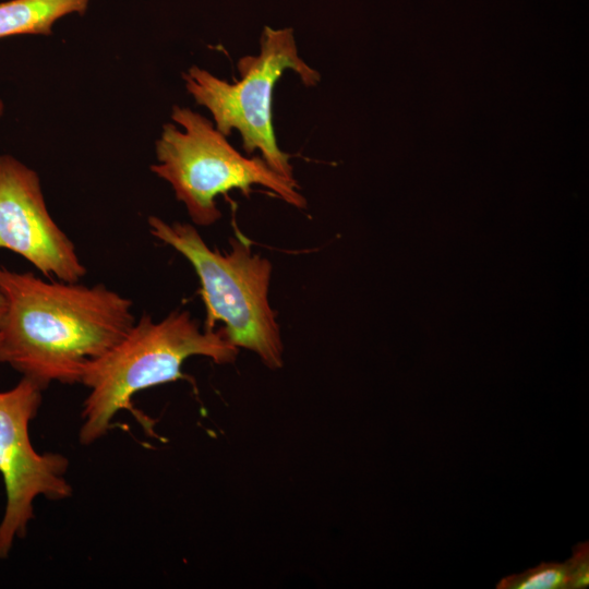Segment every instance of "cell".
I'll use <instances>...</instances> for the list:
<instances>
[{
  "instance_id": "obj_1",
  "label": "cell",
  "mask_w": 589,
  "mask_h": 589,
  "mask_svg": "<svg viewBox=\"0 0 589 589\" xmlns=\"http://www.w3.org/2000/svg\"><path fill=\"white\" fill-rule=\"evenodd\" d=\"M0 362L45 389L82 382L133 326L132 302L104 285L46 281L0 266Z\"/></svg>"
},
{
  "instance_id": "obj_2",
  "label": "cell",
  "mask_w": 589,
  "mask_h": 589,
  "mask_svg": "<svg viewBox=\"0 0 589 589\" xmlns=\"http://www.w3.org/2000/svg\"><path fill=\"white\" fill-rule=\"evenodd\" d=\"M239 349L224 327L201 329L189 311H173L154 322L143 314L125 336L86 368L81 384L89 389L82 409L80 442L103 437L132 396L145 388L182 378L183 362L193 356L217 364L232 363Z\"/></svg>"
},
{
  "instance_id": "obj_3",
  "label": "cell",
  "mask_w": 589,
  "mask_h": 589,
  "mask_svg": "<svg viewBox=\"0 0 589 589\" xmlns=\"http://www.w3.org/2000/svg\"><path fill=\"white\" fill-rule=\"evenodd\" d=\"M151 233L170 245L192 265L200 280L206 317L205 328L224 323L228 339L239 349L254 352L269 369L283 366L284 345L268 293L272 264L252 251L241 233L230 239V250L211 249L196 228L148 217Z\"/></svg>"
},
{
  "instance_id": "obj_4",
  "label": "cell",
  "mask_w": 589,
  "mask_h": 589,
  "mask_svg": "<svg viewBox=\"0 0 589 589\" xmlns=\"http://www.w3.org/2000/svg\"><path fill=\"white\" fill-rule=\"evenodd\" d=\"M175 123L163 125L155 143L157 163L151 170L167 181L193 224L212 226L221 217L216 199L254 185L268 189L287 204L305 208L296 180L275 172L260 156L239 153L212 120L188 107L173 106Z\"/></svg>"
},
{
  "instance_id": "obj_5",
  "label": "cell",
  "mask_w": 589,
  "mask_h": 589,
  "mask_svg": "<svg viewBox=\"0 0 589 589\" xmlns=\"http://www.w3.org/2000/svg\"><path fill=\"white\" fill-rule=\"evenodd\" d=\"M240 80L232 83L192 65L182 73L185 88L195 103L208 109L216 129L225 136L239 132L248 155L259 151L277 173L296 180L290 155L278 146L272 115L273 91L287 71H293L305 86H315L321 74L300 58L292 28L265 26L260 51L237 62Z\"/></svg>"
},
{
  "instance_id": "obj_6",
  "label": "cell",
  "mask_w": 589,
  "mask_h": 589,
  "mask_svg": "<svg viewBox=\"0 0 589 589\" xmlns=\"http://www.w3.org/2000/svg\"><path fill=\"white\" fill-rule=\"evenodd\" d=\"M43 388L22 377L11 389L0 392V473L7 503L0 522V558H5L15 538L26 534L34 516V500L71 496L65 479L68 459L57 453H37L29 438V422L41 404Z\"/></svg>"
},
{
  "instance_id": "obj_7",
  "label": "cell",
  "mask_w": 589,
  "mask_h": 589,
  "mask_svg": "<svg viewBox=\"0 0 589 589\" xmlns=\"http://www.w3.org/2000/svg\"><path fill=\"white\" fill-rule=\"evenodd\" d=\"M0 249L46 277L76 283L86 274L73 242L47 209L37 172L9 154L0 155Z\"/></svg>"
},
{
  "instance_id": "obj_8",
  "label": "cell",
  "mask_w": 589,
  "mask_h": 589,
  "mask_svg": "<svg viewBox=\"0 0 589 589\" xmlns=\"http://www.w3.org/2000/svg\"><path fill=\"white\" fill-rule=\"evenodd\" d=\"M89 0H9L0 2V39L14 35H50L53 23L84 14Z\"/></svg>"
},
{
  "instance_id": "obj_9",
  "label": "cell",
  "mask_w": 589,
  "mask_h": 589,
  "mask_svg": "<svg viewBox=\"0 0 589 589\" xmlns=\"http://www.w3.org/2000/svg\"><path fill=\"white\" fill-rule=\"evenodd\" d=\"M497 589H570L568 561L543 562L520 574L502 578Z\"/></svg>"
},
{
  "instance_id": "obj_10",
  "label": "cell",
  "mask_w": 589,
  "mask_h": 589,
  "mask_svg": "<svg viewBox=\"0 0 589 589\" xmlns=\"http://www.w3.org/2000/svg\"><path fill=\"white\" fill-rule=\"evenodd\" d=\"M570 589H584L589 585V543L580 542L573 550L568 560Z\"/></svg>"
},
{
  "instance_id": "obj_11",
  "label": "cell",
  "mask_w": 589,
  "mask_h": 589,
  "mask_svg": "<svg viewBox=\"0 0 589 589\" xmlns=\"http://www.w3.org/2000/svg\"><path fill=\"white\" fill-rule=\"evenodd\" d=\"M4 306H5V301H4V297H3L2 292H1V289H0V321H1L3 312H4Z\"/></svg>"
},
{
  "instance_id": "obj_12",
  "label": "cell",
  "mask_w": 589,
  "mask_h": 589,
  "mask_svg": "<svg viewBox=\"0 0 589 589\" xmlns=\"http://www.w3.org/2000/svg\"><path fill=\"white\" fill-rule=\"evenodd\" d=\"M3 111H4V105H3L2 100L0 99V118H1V116L3 113Z\"/></svg>"
}]
</instances>
